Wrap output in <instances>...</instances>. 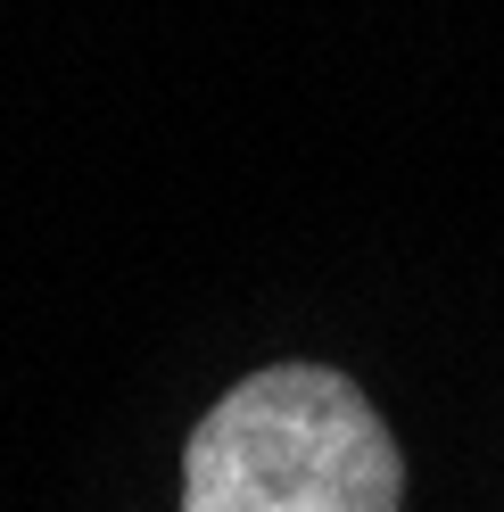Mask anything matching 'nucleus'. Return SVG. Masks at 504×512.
Returning a JSON list of instances; mask_svg holds the SVG:
<instances>
[{"instance_id": "obj_1", "label": "nucleus", "mask_w": 504, "mask_h": 512, "mask_svg": "<svg viewBox=\"0 0 504 512\" xmlns=\"http://www.w3.org/2000/svg\"><path fill=\"white\" fill-rule=\"evenodd\" d=\"M182 512H405V455L348 372L273 364L191 430Z\"/></svg>"}]
</instances>
